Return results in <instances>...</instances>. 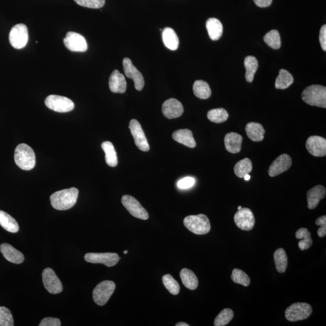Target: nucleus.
Wrapping results in <instances>:
<instances>
[{"label":"nucleus","instance_id":"nucleus-1","mask_svg":"<svg viewBox=\"0 0 326 326\" xmlns=\"http://www.w3.org/2000/svg\"><path fill=\"white\" fill-rule=\"evenodd\" d=\"M79 190L75 187L60 190L50 196L51 204L58 210H67L76 204Z\"/></svg>","mask_w":326,"mask_h":326},{"label":"nucleus","instance_id":"nucleus-2","mask_svg":"<svg viewBox=\"0 0 326 326\" xmlns=\"http://www.w3.org/2000/svg\"><path fill=\"white\" fill-rule=\"evenodd\" d=\"M14 159L16 164L24 170H32L36 164V157L34 150L25 143L20 144L16 147Z\"/></svg>","mask_w":326,"mask_h":326},{"label":"nucleus","instance_id":"nucleus-3","mask_svg":"<svg viewBox=\"0 0 326 326\" xmlns=\"http://www.w3.org/2000/svg\"><path fill=\"white\" fill-rule=\"evenodd\" d=\"M304 102L311 106L326 108V88L320 85H312L307 87L301 94Z\"/></svg>","mask_w":326,"mask_h":326},{"label":"nucleus","instance_id":"nucleus-4","mask_svg":"<svg viewBox=\"0 0 326 326\" xmlns=\"http://www.w3.org/2000/svg\"><path fill=\"white\" fill-rule=\"evenodd\" d=\"M184 225L187 229L198 235H204L210 232L211 225L208 217L204 214L185 217Z\"/></svg>","mask_w":326,"mask_h":326},{"label":"nucleus","instance_id":"nucleus-5","mask_svg":"<svg viewBox=\"0 0 326 326\" xmlns=\"http://www.w3.org/2000/svg\"><path fill=\"white\" fill-rule=\"evenodd\" d=\"M116 289V284L113 281H105L100 282L92 292L94 303L99 306H104L110 300Z\"/></svg>","mask_w":326,"mask_h":326},{"label":"nucleus","instance_id":"nucleus-6","mask_svg":"<svg viewBox=\"0 0 326 326\" xmlns=\"http://www.w3.org/2000/svg\"><path fill=\"white\" fill-rule=\"evenodd\" d=\"M312 313V308L309 304L295 303L291 304L285 311V317L289 322H298L308 319Z\"/></svg>","mask_w":326,"mask_h":326},{"label":"nucleus","instance_id":"nucleus-7","mask_svg":"<svg viewBox=\"0 0 326 326\" xmlns=\"http://www.w3.org/2000/svg\"><path fill=\"white\" fill-rule=\"evenodd\" d=\"M46 107L58 113H67L75 108V103L69 98L58 95H50L45 100Z\"/></svg>","mask_w":326,"mask_h":326},{"label":"nucleus","instance_id":"nucleus-8","mask_svg":"<svg viewBox=\"0 0 326 326\" xmlns=\"http://www.w3.org/2000/svg\"><path fill=\"white\" fill-rule=\"evenodd\" d=\"M28 40V29L25 24H16L11 29L9 42L13 48L21 49L25 47Z\"/></svg>","mask_w":326,"mask_h":326},{"label":"nucleus","instance_id":"nucleus-9","mask_svg":"<svg viewBox=\"0 0 326 326\" xmlns=\"http://www.w3.org/2000/svg\"><path fill=\"white\" fill-rule=\"evenodd\" d=\"M43 286L51 294H58L63 290V286L58 277L50 268H45L42 274Z\"/></svg>","mask_w":326,"mask_h":326},{"label":"nucleus","instance_id":"nucleus-10","mask_svg":"<svg viewBox=\"0 0 326 326\" xmlns=\"http://www.w3.org/2000/svg\"><path fill=\"white\" fill-rule=\"evenodd\" d=\"M122 203L129 213L136 218L142 220L149 218L148 211L135 198L130 195H124L122 198Z\"/></svg>","mask_w":326,"mask_h":326},{"label":"nucleus","instance_id":"nucleus-11","mask_svg":"<svg viewBox=\"0 0 326 326\" xmlns=\"http://www.w3.org/2000/svg\"><path fill=\"white\" fill-rule=\"evenodd\" d=\"M129 128L134 137L135 143L140 150L148 152L150 149L148 140L146 137L140 123L137 120L132 119L130 121Z\"/></svg>","mask_w":326,"mask_h":326},{"label":"nucleus","instance_id":"nucleus-12","mask_svg":"<svg viewBox=\"0 0 326 326\" xmlns=\"http://www.w3.org/2000/svg\"><path fill=\"white\" fill-rule=\"evenodd\" d=\"M86 262L91 263H101V264L112 267L115 266L121 258L119 255L113 252H105V253H95L89 252L84 257Z\"/></svg>","mask_w":326,"mask_h":326},{"label":"nucleus","instance_id":"nucleus-13","mask_svg":"<svg viewBox=\"0 0 326 326\" xmlns=\"http://www.w3.org/2000/svg\"><path fill=\"white\" fill-rule=\"evenodd\" d=\"M64 43L69 50L76 52H84L88 49L85 38L76 32H68L64 39Z\"/></svg>","mask_w":326,"mask_h":326},{"label":"nucleus","instance_id":"nucleus-14","mask_svg":"<svg viewBox=\"0 0 326 326\" xmlns=\"http://www.w3.org/2000/svg\"><path fill=\"white\" fill-rule=\"evenodd\" d=\"M234 221L237 227L244 231H250L255 225L253 213L248 208H242L236 212Z\"/></svg>","mask_w":326,"mask_h":326},{"label":"nucleus","instance_id":"nucleus-15","mask_svg":"<svg viewBox=\"0 0 326 326\" xmlns=\"http://www.w3.org/2000/svg\"><path fill=\"white\" fill-rule=\"evenodd\" d=\"M123 66L125 75L134 81L135 89L137 91L142 90L145 86V80L139 70L133 65L131 60L127 58H124Z\"/></svg>","mask_w":326,"mask_h":326},{"label":"nucleus","instance_id":"nucleus-16","mask_svg":"<svg viewBox=\"0 0 326 326\" xmlns=\"http://www.w3.org/2000/svg\"><path fill=\"white\" fill-rule=\"evenodd\" d=\"M306 147L309 154L317 157L326 156V140L320 136L314 135L308 138Z\"/></svg>","mask_w":326,"mask_h":326},{"label":"nucleus","instance_id":"nucleus-17","mask_svg":"<svg viewBox=\"0 0 326 326\" xmlns=\"http://www.w3.org/2000/svg\"><path fill=\"white\" fill-rule=\"evenodd\" d=\"M291 165L292 159L289 155L282 154L272 163L268 170L269 175L271 177H274L281 175L289 169Z\"/></svg>","mask_w":326,"mask_h":326},{"label":"nucleus","instance_id":"nucleus-18","mask_svg":"<svg viewBox=\"0 0 326 326\" xmlns=\"http://www.w3.org/2000/svg\"><path fill=\"white\" fill-rule=\"evenodd\" d=\"M162 112L163 115L168 119L178 118L183 115V106L179 100L171 98L163 103Z\"/></svg>","mask_w":326,"mask_h":326},{"label":"nucleus","instance_id":"nucleus-19","mask_svg":"<svg viewBox=\"0 0 326 326\" xmlns=\"http://www.w3.org/2000/svg\"><path fill=\"white\" fill-rule=\"evenodd\" d=\"M127 83L123 74L118 70H114L109 79V87L114 93H124L126 90Z\"/></svg>","mask_w":326,"mask_h":326},{"label":"nucleus","instance_id":"nucleus-20","mask_svg":"<svg viewBox=\"0 0 326 326\" xmlns=\"http://www.w3.org/2000/svg\"><path fill=\"white\" fill-rule=\"evenodd\" d=\"M0 251L5 259L15 264H21L24 260L23 253L9 244H2L0 246Z\"/></svg>","mask_w":326,"mask_h":326},{"label":"nucleus","instance_id":"nucleus-21","mask_svg":"<svg viewBox=\"0 0 326 326\" xmlns=\"http://www.w3.org/2000/svg\"><path fill=\"white\" fill-rule=\"evenodd\" d=\"M243 141V137L238 133H228L224 138L225 149L231 154H238L241 151Z\"/></svg>","mask_w":326,"mask_h":326},{"label":"nucleus","instance_id":"nucleus-22","mask_svg":"<svg viewBox=\"0 0 326 326\" xmlns=\"http://www.w3.org/2000/svg\"><path fill=\"white\" fill-rule=\"evenodd\" d=\"M326 192L325 187L322 185H318L310 189L307 193L308 208L311 210L316 208L320 201L325 197Z\"/></svg>","mask_w":326,"mask_h":326},{"label":"nucleus","instance_id":"nucleus-23","mask_svg":"<svg viewBox=\"0 0 326 326\" xmlns=\"http://www.w3.org/2000/svg\"><path fill=\"white\" fill-rule=\"evenodd\" d=\"M172 138L178 143L183 144L190 148H194L197 146L193 133L188 129L176 130L173 133Z\"/></svg>","mask_w":326,"mask_h":326},{"label":"nucleus","instance_id":"nucleus-24","mask_svg":"<svg viewBox=\"0 0 326 326\" xmlns=\"http://www.w3.org/2000/svg\"><path fill=\"white\" fill-rule=\"evenodd\" d=\"M245 130L250 140L262 141L264 139L265 130L262 124L256 122H251L246 124Z\"/></svg>","mask_w":326,"mask_h":326},{"label":"nucleus","instance_id":"nucleus-25","mask_svg":"<svg viewBox=\"0 0 326 326\" xmlns=\"http://www.w3.org/2000/svg\"><path fill=\"white\" fill-rule=\"evenodd\" d=\"M206 28L211 40L217 41L222 37L223 26L221 22L218 19L209 18L206 22Z\"/></svg>","mask_w":326,"mask_h":326},{"label":"nucleus","instance_id":"nucleus-26","mask_svg":"<svg viewBox=\"0 0 326 326\" xmlns=\"http://www.w3.org/2000/svg\"><path fill=\"white\" fill-rule=\"evenodd\" d=\"M162 38L165 47L171 50H177L179 38L173 29L165 27L162 32Z\"/></svg>","mask_w":326,"mask_h":326},{"label":"nucleus","instance_id":"nucleus-27","mask_svg":"<svg viewBox=\"0 0 326 326\" xmlns=\"http://www.w3.org/2000/svg\"><path fill=\"white\" fill-rule=\"evenodd\" d=\"M0 225L10 233H15L19 231V225L16 220L2 210H0Z\"/></svg>","mask_w":326,"mask_h":326},{"label":"nucleus","instance_id":"nucleus-28","mask_svg":"<svg viewBox=\"0 0 326 326\" xmlns=\"http://www.w3.org/2000/svg\"><path fill=\"white\" fill-rule=\"evenodd\" d=\"M102 148L105 153V161L110 167H116L118 164V156L113 143L105 141L102 144Z\"/></svg>","mask_w":326,"mask_h":326},{"label":"nucleus","instance_id":"nucleus-29","mask_svg":"<svg viewBox=\"0 0 326 326\" xmlns=\"http://www.w3.org/2000/svg\"><path fill=\"white\" fill-rule=\"evenodd\" d=\"M180 277L185 286L190 290H195L198 286V279L195 274L187 268H184L180 272Z\"/></svg>","mask_w":326,"mask_h":326},{"label":"nucleus","instance_id":"nucleus-30","mask_svg":"<svg viewBox=\"0 0 326 326\" xmlns=\"http://www.w3.org/2000/svg\"><path fill=\"white\" fill-rule=\"evenodd\" d=\"M193 90L195 96L200 99H207L211 95L210 86L206 82L202 80L195 82Z\"/></svg>","mask_w":326,"mask_h":326},{"label":"nucleus","instance_id":"nucleus-31","mask_svg":"<svg viewBox=\"0 0 326 326\" xmlns=\"http://www.w3.org/2000/svg\"><path fill=\"white\" fill-rule=\"evenodd\" d=\"M295 237L298 239H301L298 243V247L301 251L308 249L313 243L311 233L306 228H301L298 230L295 233Z\"/></svg>","mask_w":326,"mask_h":326},{"label":"nucleus","instance_id":"nucleus-32","mask_svg":"<svg viewBox=\"0 0 326 326\" xmlns=\"http://www.w3.org/2000/svg\"><path fill=\"white\" fill-rule=\"evenodd\" d=\"M244 65L246 69V80L248 82H252L253 81L255 73L257 72L258 66H259L257 59L254 56H247L244 59Z\"/></svg>","mask_w":326,"mask_h":326},{"label":"nucleus","instance_id":"nucleus-33","mask_svg":"<svg viewBox=\"0 0 326 326\" xmlns=\"http://www.w3.org/2000/svg\"><path fill=\"white\" fill-rule=\"evenodd\" d=\"M293 82V76L287 70L282 69L276 79L275 86L277 89H285L289 87Z\"/></svg>","mask_w":326,"mask_h":326},{"label":"nucleus","instance_id":"nucleus-34","mask_svg":"<svg viewBox=\"0 0 326 326\" xmlns=\"http://www.w3.org/2000/svg\"><path fill=\"white\" fill-rule=\"evenodd\" d=\"M274 259L277 271L280 273H285L287 266V256L285 249H277L274 252Z\"/></svg>","mask_w":326,"mask_h":326},{"label":"nucleus","instance_id":"nucleus-35","mask_svg":"<svg viewBox=\"0 0 326 326\" xmlns=\"http://www.w3.org/2000/svg\"><path fill=\"white\" fill-rule=\"evenodd\" d=\"M252 170V162L248 158H245L236 163L234 167L236 175L240 178H244V176L251 173Z\"/></svg>","mask_w":326,"mask_h":326},{"label":"nucleus","instance_id":"nucleus-36","mask_svg":"<svg viewBox=\"0 0 326 326\" xmlns=\"http://www.w3.org/2000/svg\"><path fill=\"white\" fill-rule=\"evenodd\" d=\"M228 113L224 108L213 109L208 111L207 118L213 123H221L227 121Z\"/></svg>","mask_w":326,"mask_h":326},{"label":"nucleus","instance_id":"nucleus-37","mask_svg":"<svg viewBox=\"0 0 326 326\" xmlns=\"http://www.w3.org/2000/svg\"><path fill=\"white\" fill-rule=\"evenodd\" d=\"M265 42L272 48L279 49L281 47V38L279 32L277 30H272L263 38Z\"/></svg>","mask_w":326,"mask_h":326},{"label":"nucleus","instance_id":"nucleus-38","mask_svg":"<svg viewBox=\"0 0 326 326\" xmlns=\"http://www.w3.org/2000/svg\"><path fill=\"white\" fill-rule=\"evenodd\" d=\"M234 312L232 309H225L220 312L214 320V325L215 326H226L232 320Z\"/></svg>","mask_w":326,"mask_h":326},{"label":"nucleus","instance_id":"nucleus-39","mask_svg":"<svg viewBox=\"0 0 326 326\" xmlns=\"http://www.w3.org/2000/svg\"><path fill=\"white\" fill-rule=\"evenodd\" d=\"M163 283L164 286L173 295H178L180 290V286L170 274H165L163 277Z\"/></svg>","mask_w":326,"mask_h":326},{"label":"nucleus","instance_id":"nucleus-40","mask_svg":"<svg viewBox=\"0 0 326 326\" xmlns=\"http://www.w3.org/2000/svg\"><path fill=\"white\" fill-rule=\"evenodd\" d=\"M231 278L236 284L243 285L244 286H248L250 284V279L248 276L239 269H234Z\"/></svg>","mask_w":326,"mask_h":326},{"label":"nucleus","instance_id":"nucleus-41","mask_svg":"<svg viewBox=\"0 0 326 326\" xmlns=\"http://www.w3.org/2000/svg\"><path fill=\"white\" fill-rule=\"evenodd\" d=\"M14 322L10 310L0 306V326H13Z\"/></svg>","mask_w":326,"mask_h":326},{"label":"nucleus","instance_id":"nucleus-42","mask_svg":"<svg viewBox=\"0 0 326 326\" xmlns=\"http://www.w3.org/2000/svg\"><path fill=\"white\" fill-rule=\"evenodd\" d=\"M74 1L81 6L90 8V9H100L105 3V0H74Z\"/></svg>","mask_w":326,"mask_h":326},{"label":"nucleus","instance_id":"nucleus-43","mask_svg":"<svg viewBox=\"0 0 326 326\" xmlns=\"http://www.w3.org/2000/svg\"><path fill=\"white\" fill-rule=\"evenodd\" d=\"M318 226H321L319 230H318V235L319 237L323 238L326 235V216H322L316 220L315 221Z\"/></svg>","mask_w":326,"mask_h":326},{"label":"nucleus","instance_id":"nucleus-44","mask_svg":"<svg viewBox=\"0 0 326 326\" xmlns=\"http://www.w3.org/2000/svg\"><path fill=\"white\" fill-rule=\"evenodd\" d=\"M195 183V179L192 177H185L179 180L177 186L180 189H187L191 188Z\"/></svg>","mask_w":326,"mask_h":326},{"label":"nucleus","instance_id":"nucleus-45","mask_svg":"<svg viewBox=\"0 0 326 326\" xmlns=\"http://www.w3.org/2000/svg\"><path fill=\"white\" fill-rule=\"evenodd\" d=\"M40 326H61V321L57 318L47 317L41 322Z\"/></svg>","mask_w":326,"mask_h":326},{"label":"nucleus","instance_id":"nucleus-46","mask_svg":"<svg viewBox=\"0 0 326 326\" xmlns=\"http://www.w3.org/2000/svg\"><path fill=\"white\" fill-rule=\"evenodd\" d=\"M320 42L323 50L326 51V26L323 25L320 29Z\"/></svg>","mask_w":326,"mask_h":326},{"label":"nucleus","instance_id":"nucleus-47","mask_svg":"<svg viewBox=\"0 0 326 326\" xmlns=\"http://www.w3.org/2000/svg\"><path fill=\"white\" fill-rule=\"evenodd\" d=\"M254 3L260 7H267L270 6L273 0H254Z\"/></svg>","mask_w":326,"mask_h":326},{"label":"nucleus","instance_id":"nucleus-48","mask_svg":"<svg viewBox=\"0 0 326 326\" xmlns=\"http://www.w3.org/2000/svg\"><path fill=\"white\" fill-rule=\"evenodd\" d=\"M176 326H189V325L186 323L179 322L176 325Z\"/></svg>","mask_w":326,"mask_h":326},{"label":"nucleus","instance_id":"nucleus-49","mask_svg":"<svg viewBox=\"0 0 326 326\" xmlns=\"http://www.w3.org/2000/svg\"><path fill=\"white\" fill-rule=\"evenodd\" d=\"M250 178H251V176L248 174V175H246L245 176H244V179H245L246 181H249L250 179Z\"/></svg>","mask_w":326,"mask_h":326},{"label":"nucleus","instance_id":"nucleus-50","mask_svg":"<svg viewBox=\"0 0 326 326\" xmlns=\"http://www.w3.org/2000/svg\"><path fill=\"white\" fill-rule=\"evenodd\" d=\"M241 208H242V206H238V210H241Z\"/></svg>","mask_w":326,"mask_h":326},{"label":"nucleus","instance_id":"nucleus-51","mask_svg":"<svg viewBox=\"0 0 326 326\" xmlns=\"http://www.w3.org/2000/svg\"><path fill=\"white\" fill-rule=\"evenodd\" d=\"M124 254H127V250H126V251H124Z\"/></svg>","mask_w":326,"mask_h":326}]
</instances>
